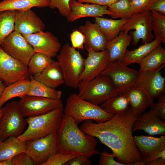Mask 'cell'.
I'll use <instances>...</instances> for the list:
<instances>
[{
	"label": "cell",
	"instance_id": "6da1fadb",
	"mask_svg": "<svg viewBox=\"0 0 165 165\" xmlns=\"http://www.w3.org/2000/svg\"><path fill=\"white\" fill-rule=\"evenodd\" d=\"M138 116L129 108L103 122L84 121L80 129L109 147L119 161L124 165H145L132 135L133 125Z\"/></svg>",
	"mask_w": 165,
	"mask_h": 165
},
{
	"label": "cell",
	"instance_id": "7a4b0ae2",
	"mask_svg": "<svg viewBox=\"0 0 165 165\" xmlns=\"http://www.w3.org/2000/svg\"><path fill=\"white\" fill-rule=\"evenodd\" d=\"M78 125L71 118L64 115L57 132V152L85 155L90 157L99 153L96 148L97 140L83 132Z\"/></svg>",
	"mask_w": 165,
	"mask_h": 165
},
{
	"label": "cell",
	"instance_id": "3957f363",
	"mask_svg": "<svg viewBox=\"0 0 165 165\" xmlns=\"http://www.w3.org/2000/svg\"><path fill=\"white\" fill-rule=\"evenodd\" d=\"M63 112L64 115L71 118L77 125L88 120L101 123L114 116L105 111L100 106L83 99L75 93L71 94L67 99Z\"/></svg>",
	"mask_w": 165,
	"mask_h": 165
},
{
	"label": "cell",
	"instance_id": "277c9868",
	"mask_svg": "<svg viewBox=\"0 0 165 165\" xmlns=\"http://www.w3.org/2000/svg\"><path fill=\"white\" fill-rule=\"evenodd\" d=\"M63 111V108H58L43 115L28 117L26 119L27 129L17 138L27 141L57 133L64 116Z\"/></svg>",
	"mask_w": 165,
	"mask_h": 165
},
{
	"label": "cell",
	"instance_id": "5b68a950",
	"mask_svg": "<svg viewBox=\"0 0 165 165\" xmlns=\"http://www.w3.org/2000/svg\"><path fill=\"white\" fill-rule=\"evenodd\" d=\"M62 70L64 84L72 88H78L79 78L84 67L85 58L68 43L64 45L57 56Z\"/></svg>",
	"mask_w": 165,
	"mask_h": 165
},
{
	"label": "cell",
	"instance_id": "8992f818",
	"mask_svg": "<svg viewBox=\"0 0 165 165\" xmlns=\"http://www.w3.org/2000/svg\"><path fill=\"white\" fill-rule=\"evenodd\" d=\"M121 94L107 76L100 74L79 91L78 95L94 104H101L109 98Z\"/></svg>",
	"mask_w": 165,
	"mask_h": 165
},
{
	"label": "cell",
	"instance_id": "52a82bcc",
	"mask_svg": "<svg viewBox=\"0 0 165 165\" xmlns=\"http://www.w3.org/2000/svg\"><path fill=\"white\" fill-rule=\"evenodd\" d=\"M4 107L0 119V140L4 141L10 137H18L23 132L27 123L18 102H8Z\"/></svg>",
	"mask_w": 165,
	"mask_h": 165
},
{
	"label": "cell",
	"instance_id": "ba28073f",
	"mask_svg": "<svg viewBox=\"0 0 165 165\" xmlns=\"http://www.w3.org/2000/svg\"><path fill=\"white\" fill-rule=\"evenodd\" d=\"M139 73V71L117 60L110 62L101 74L108 76L121 94H126L134 86Z\"/></svg>",
	"mask_w": 165,
	"mask_h": 165
},
{
	"label": "cell",
	"instance_id": "9c48e42d",
	"mask_svg": "<svg viewBox=\"0 0 165 165\" xmlns=\"http://www.w3.org/2000/svg\"><path fill=\"white\" fill-rule=\"evenodd\" d=\"M132 44L136 46L142 40V44L153 41L154 36L152 33V24L151 11H146L133 15L122 27L121 31L127 32L131 30Z\"/></svg>",
	"mask_w": 165,
	"mask_h": 165
},
{
	"label": "cell",
	"instance_id": "30bf717a",
	"mask_svg": "<svg viewBox=\"0 0 165 165\" xmlns=\"http://www.w3.org/2000/svg\"><path fill=\"white\" fill-rule=\"evenodd\" d=\"M86 50L88 52V56L85 59L83 69L79 78V91L100 74L110 62L108 53L106 50L98 52L91 49Z\"/></svg>",
	"mask_w": 165,
	"mask_h": 165
},
{
	"label": "cell",
	"instance_id": "8fae6325",
	"mask_svg": "<svg viewBox=\"0 0 165 165\" xmlns=\"http://www.w3.org/2000/svg\"><path fill=\"white\" fill-rule=\"evenodd\" d=\"M30 76L27 66L9 55L0 45V80L7 86Z\"/></svg>",
	"mask_w": 165,
	"mask_h": 165
},
{
	"label": "cell",
	"instance_id": "7c38bea8",
	"mask_svg": "<svg viewBox=\"0 0 165 165\" xmlns=\"http://www.w3.org/2000/svg\"><path fill=\"white\" fill-rule=\"evenodd\" d=\"M57 133L34 140L26 141V152L34 164L41 165L57 152Z\"/></svg>",
	"mask_w": 165,
	"mask_h": 165
},
{
	"label": "cell",
	"instance_id": "4fadbf2b",
	"mask_svg": "<svg viewBox=\"0 0 165 165\" xmlns=\"http://www.w3.org/2000/svg\"><path fill=\"white\" fill-rule=\"evenodd\" d=\"M18 102L23 115L28 117L43 115L63 108L61 99L28 95L21 98Z\"/></svg>",
	"mask_w": 165,
	"mask_h": 165
},
{
	"label": "cell",
	"instance_id": "5bb4252c",
	"mask_svg": "<svg viewBox=\"0 0 165 165\" xmlns=\"http://www.w3.org/2000/svg\"><path fill=\"white\" fill-rule=\"evenodd\" d=\"M165 66L164 64L155 70L139 72L138 77L133 87L141 88L152 101L164 94L165 78L162 75L160 71Z\"/></svg>",
	"mask_w": 165,
	"mask_h": 165
},
{
	"label": "cell",
	"instance_id": "9a60e30c",
	"mask_svg": "<svg viewBox=\"0 0 165 165\" xmlns=\"http://www.w3.org/2000/svg\"><path fill=\"white\" fill-rule=\"evenodd\" d=\"M135 145L145 165L157 158L165 159V136H133Z\"/></svg>",
	"mask_w": 165,
	"mask_h": 165
},
{
	"label": "cell",
	"instance_id": "2e32d148",
	"mask_svg": "<svg viewBox=\"0 0 165 165\" xmlns=\"http://www.w3.org/2000/svg\"><path fill=\"white\" fill-rule=\"evenodd\" d=\"M0 46L9 55L27 66L30 59L35 53L24 36L15 31L4 39Z\"/></svg>",
	"mask_w": 165,
	"mask_h": 165
},
{
	"label": "cell",
	"instance_id": "e0dca14e",
	"mask_svg": "<svg viewBox=\"0 0 165 165\" xmlns=\"http://www.w3.org/2000/svg\"><path fill=\"white\" fill-rule=\"evenodd\" d=\"M23 36L35 53H41L51 58L57 56L61 48L58 39L50 32L42 31Z\"/></svg>",
	"mask_w": 165,
	"mask_h": 165
},
{
	"label": "cell",
	"instance_id": "ac0fdd59",
	"mask_svg": "<svg viewBox=\"0 0 165 165\" xmlns=\"http://www.w3.org/2000/svg\"><path fill=\"white\" fill-rule=\"evenodd\" d=\"M45 27L42 20L31 9L16 11L14 31L23 35L43 31Z\"/></svg>",
	"mask_w": 165,
	"mask_h": 165
},
{
	"label": "cell",
	"instance_id": "d6986e66",
	"mask_svg": "<svg viewBox=\"0 0 165 165\" xmlns=\"http://www.w3.org/2000/svg\"><path fill=\"white\" fill-rule=\"evenodd\" d=\"M132 131L143 130L150 135L165 134V122L155 112L153 109L139 115L132 126Z\"/></svg>",
	"mask_w": 165,
	"mask_h": 165
},
{
	"label": "cell",
	"instance_id": "ffe728a7",
	"mask_svg": "<svg viewBox=\"0 0 165 165\" xmlns=\"http://www.w3.org/2000/svg\"><path fill=\"white\" fill-rule=\"evenodd\" d=\"M81 3L76 0H70L69 7L71 13L66 18L68 21L73 22L76 20L86 17H102L107 15L111 16L112 13L105 6L95 4Z\"/></svg>",
	"mask_w": 165,
	"mask_h": 165
},
{
	"label": "cell",
	"instance_id": "44dd1931",
	"mask_svg": "<svg viewBox=\"0 0 165 165\" xmlns=\"http://www.w3.org/2000/svg\"><path fill=\"white\" fill-rule=\"evenodd\" d=\"M79 30L82 33L85 37L84 47L87 50L91 49L95 51L105 50L107 40L98 26L89 20L80 26Z\"/></svg>",
	"mask_w": 165,
	"mask_h": 165
},
{
	"label": "cell",
	"instance_id": "7402d4cb",
	"mask_svg": "<svg viewBox=\"0 0 165 165\" xmlns=\"http://www.w3.org/2000/svg\"><path fill=\"white\" fill-rule=\"evenodd\" d=\"M132 40V37L130 34H128V32L121 31L115 38L108 42L105 50L108 53L110 62L121 60Z\"/></svg>",
	"mask_w": 165,
	"mask_h": 165
},
{
	"label": "cell",
	"instance_id": "603a6c76",
	"mask_svg": "<svg viewBox=\"0 0 165 165\" xmlns=\"http://www.w3.org/2000/svg\"><path fill=\"white\" fill-rule=\"evenodd\" d=\"M32 76L35 79L53 88L64 83L61 69L57 61L55 60L41 73Z\"/></svg>",
	"mask_w": 165,
	"mask_h": 165
},
{
	"label": "cell",
	"instance_id": "cb8c5ba5",
	"mask_svg": "<svg viewBox=\"0 0 165 165\" xmlns=\"http://www.w3.org/2000/svg\"><path fill=\"white\" fill-rule=\"evenodd\" d=\"M126 94L130 109L137 116L143 113L148 108L152 107L155 105L153 101L141 88L133 87Z\"/></svg>",
	"mask_w": 165,
	"mask_h": 165
},
{
	"label": "cell",
	"instance_id": "d4e9b609",
	"mask_svg": "<svg viewBox=\"0 0 165 165\" xmlns=\"http://www.w3.org/2000/svg\"><path fill=\"white\" fill-rule=\"evenodd\" d=\"M30 85V79H27L18 81L6 86L0 97V108L11 99L18 97L21 98L27 95Z\"/></svg>",
	"mask_w": 165,
	"mask_h": 165
},
{
	"label": "cell",
	"instance_id": "484cf974",
	"mask_svg": "<svg viewBox=\"0 0 165 165\" xmlns=\"http://www.w3.org/2000/svg\"><path fill=\"white\" fill-rule=\"evenodd\" d=\"M128 19L113 20L99 17L95 18L94 23L98 26L108 42L118 35Z\"/></svg>",
	"mask_w": 165,
	"mask_h": 165
},
{
	"label": "cell",
	"instance_id": "4316f807",
	"mask_svg": "<svg viewBox=\"0 0 165 165\" xmlns=\"http://www.w3.org/2000/svg\"><path fill=\"white\" fill-rule=\"evenodd\" d=\"M161 43L160 41L155 38L151 42L142 44L137 49L131 50H127L120 61L127 66L134 63L138 64Z\"/></svg>",
	"mask_w": 165,
	"mask_h": 165
},
{
	"label": "cell",
	"instance_id": "83f0119b",
	"mask_svg": "<svg viewBox=\"0 0 165 165\" xmlns=\"http://www.w3.org/2000/svg\"><path fill=\"white\" fill-rule=\"evenodd\" d=\"M26 141L17 137H10L4 141L0 140V161L11 159L16 154L26 152Z\"/></svg>",
	"mask_w": 165,
	"mask_h": 165
},
{
	"label": "cell",
	"instance_id": "f1b7e54d",
	"mask_svg": "<svg viewBox=\"0 0 165 165\" xmlns=\"http://www.w3.org/2000/svg\"><path fill=\"white\" fill-rule=\"evenodd\" d=\"M49 4V0H2L0 2V12L24 11L34 7H46Z\"/></svg>",
	"mask_w": 165,
	"mask_h": 165
},
{
	"label": "cell",
	"instance_id": "f546056e",
	"mask_svg": "<svg viewBox=\"0 0 165 165\" xmlns=\"http://www.w3.org/2000/svg\"><path fill=\"white\" fill-rule=\"evenodd\" d=\"M165 63V49L160 44L138 63L140 72L155 70Z\"/></svg>",
	"mask_w": 165,
	"mask_h": 165
},
{
	"label": "cell",
	"instance_id": "4dcf8cb0",
	"mask_svg": "<svg viewBox=\"0 0 165 165\" xmlns=\"http://www.w3.org/2000/svg\"><path fill=\"white\" fill-rule=\"evenodd\" d=\"M30 87L27 95L49 98L61 99L62 92L50 87L35 79L32 76L30 77Z\"/></svg>",
	"mask_w": 165,
	"mask_h": 165
},
{
	"label": "cell",
	"instance_id": "1f68e13d",
	"mask_svg": "<svg viewBox=\"0 0 165 165\" xmlns=\"http://www.w3.org/2000/svg\"><path fill=\"white\" fill-rule=\"evenodd\" d=\"M126 94H121L108 99L100 106L105 111L113 115L123 112L130 108Z\"/></svg>",
	"mask_w": 165,
	"mask_h": 165
},
{
	"label": "cell",
	"instance_id": "d6a6232c",
	"mask_svg": "<svg viewBox=\"0 0 165 165\" xmlns=\"http://www.w3.org/2000/svg\"><path fill=\"white\" fill-rule=\"evenodd\" d=\"M16 11L5 10L0 12V45L14 31Z\"/></svg>",
	"mask_w": 165,
	"mask_h": 165
},
{
	"label": "cell",
	"instance_id": "836d02e7",
	"mask_svg": "<svg viewBox=\"0 0 165 165\" xmlns=\"http://www.w3.org/2000/svg\"><path fill=\"white\" fill-rule=\"evenodd\" d=\"M53 61L52 58L43 54L35 53L27 65L30 75L33 76L41 73Z\"/></svg>",
	"mask_w": 165,
	"mask_h": 165
},
{
	"label": "cell",
	"instance_id": "e575fe53",
	"mask_svg": "<svg viewBox=\"0 0 165 165\" xmlns=\"http://www.w3.org/2000/svg\"><path fill=\"white\" fill-rule=\"evenodd\" d=\"M112 18L130 19L132 16L129 0H119L108 7Z\"/></svg>",
	"mask_w": 165,
	"mask_h": 165
},
{
	"label": "cell",
	"instance_id": "d590c367",
	"mask_svg": "<svg viewBox=\"0 0 165 165\" xmlns=\"http://www.w3.org/2000/svg\"><path fill=\"white\" fill-rule=\"evenodd\" d=\"M152 18V31L155 39L165 43V16L154 10H150Z\"/></svg>",
	"mask_w": 165,
	"mask_h": 165
},
{
	"label": "cell",
	"instance_id": "8d00e7d4",
	"mask_svg": "<svg viewBox=\"0 0 165 165\" xmlns=\"http://www.w3.org/2000/svg\"><path fill=\"white\" fill-rule=\"evenodd\" d=\"M79 155L75 154H65L57 152L41 165H65L69 160Z\"/></svg>",
	"mask_w": 165,
	"mask_h": 165
},
{
	"label": "cell",
	"instance_id": "74e56055",
	"mask_svg": "<svg viewBox=\"0 0 165 165\" xmlns=\"http://www.w3.org/2000/svg\"><path fill=\"white\" fill-rule=\"evenodd\" d=\"M70 0H49V7L51 9H57L63 16H68L71 13L69 7Z\"/></svg>",
	"mask_w": 165,
	"mask_h": 165
},
{
	"label": "cell",
	"instance_id": "f35d334b",
	"mask_svg": "<svg viewBox=\"0 0 165 165\" xmlns=\"http://www.w3.org/2000/svg\"><path fill=\"white\" fill-rule=\"evenodd\" d=\"M70 38L72 46L73 48L79 49H83L85 37L83 34L79 30H73L70 34Z\"/></svg>",
	"mask_w": 165,
	"mask_h": 165
},
{
	"label": "cell",
	"instance_id": "ab89813d",
	"mask_svg": "<svg viewBox=\"0 0 165 165\" xmlns=\"http://www.w3.org/2000/svg\"><path fill=\"white\" fill-rule=\"evenodd\" d=\"M98 163L100 165H124V164L116 161L112 153L104 151L100 153Z\"/></svg>",
	"mask_w": 165,
	"mask_h": 165
},
{
	"label": "cell",
	"instance_id": "60d3db41",
	"mask_svg": "<svg viewBox=\"0 0 165 165\" xmlns=\"http://www.w3.org/2000/svg\"><path fill=\"white\" fill-rule=\"evenodd\" d=\"M13 165H33L34 162L26 152H20L11 159Z\"/></svg>",
	"mask_w": 165,
	"mask_h": 165
},
{
	"label": "cell",
	"instance_id": "b9f144b4",
	"mask_svg": "<svg viewBox=\"0 0 165 165\" xmlns=\"http://www.w3.org/2000/svg\"><path fill=\"white\" fill-rule=\"evenodd\" d=\"M132 16L145 11L146 8L151 0H129Z\"/></svg>",
	"mask_w": 165,
	"mask_h": 165
},
{
	"label": "cell",
	"instance_id": "7bdbcfd3",
	"mask_svg": "<svg viewBox=\"0 0 165 165\" xmlns=\"http://www.w3.org/2000/svg\"><path fill=\"white\" fill-rule=\"evenodd\" d=\"M151 10L165 16V0H151L146 7L145 11Z\"/></svg>",
	"mask_w": 165,
	"mask_h": 165
},
{
	"label": "cell",
	"instance_id": "ee69618b",
	"mask_svg": "<svg viewBox=\"0 0 165 165\" xmlns=\"http://www.w3.org/2000/svg\"><path fill=\"white\" fill-rule=\"evenodd\" d=\"M156 103L151 108L153 109L155 112L161 119L165 120V95L163 94L158 98Z\"/></svg>",
	"mask_w": 165,
	"mask_h": 165
},
{
	"label": "cell",
	"instance_id": "f6af8a7d",
	"mask_svg": "<svg viewBox=\"0 0 165 165\" xmlns=\"http://www.w3.org/2000/svg\"><path fill=\"white\" fill-rule=\"evenodd\" d=\"M90 157L85 155H79L69 160L65 165H91Z\"/></svg>",
	"mask_w": 165,
	"mask_h": 165
},
{
	"label": "cell",
	"instance_id": "bcb514c9",
	"mask_svg": "<svg viewBox=\"0 0 165 165\" xmlns=\"http://www.w3.org/2000/svg\"><path fill=\"white\" fill-rule=\"evenodd\" d=\"M119 0H78L81 3L95 4L109 7L112 4Z\"/></svg>",
	"mask_w": 165,
	"mask_h": 165
},
{
	"label": "cell",
	"instance_id": "7dc6e473",
	"mask_svg": "<svg viewBox=\"0 0 165 165\" xmlns=\"http://www.w3.org/2000/svg\"><path fill=\"white\" fill-rule=\"evenodd\" d=\"M147 165H165V159L160 158L155 159L147 164Z\"/></svg>",
	"mask_w": 165,
	"mask_h": 165
},
{
	"label": "cell",
	"instance_id": "c3c4849f",
	"mask_svg": "<svg viewBox=\"0 0 165 165\" xmlns=\"http://www.w3.org/2000/svg\"><path fill=\"white\" fill-rule=\"evenodd\" d=\"M0 165H13L11 159H6L0 161Z\"/></svg>",
	"mask_w": 165,
	"mask_h": 165
},
{
	"label": "cell",
	"instance_id": "681fc988",
	"mask_svg": "<svg viewBox=\"0 0 165 165\" xmlns=\"http://www.w3.org/2000/svg\"><path fill=\"white\" fill-rule=\"evenodd\" d=\"M6 86L4 83L0 80V97Z\"/></svg>",
	"mask_w": 165,
	"mask_h": 165
},
{
	"label": "cell",
	"instance_id": "f907efd6",
	"mask_svg": "<svg viewBox=\"0 0 165 165\" xmlns=\"http://www.w3.org/2000/svg\"><path fill=\"white\" fill-rule=\"evenodd\" d=\"M4 111V107L0 108V119L3 115Z\"/></svg>",
	"mask_w": 165,
	"mask_h": 165
}]
</instances>
